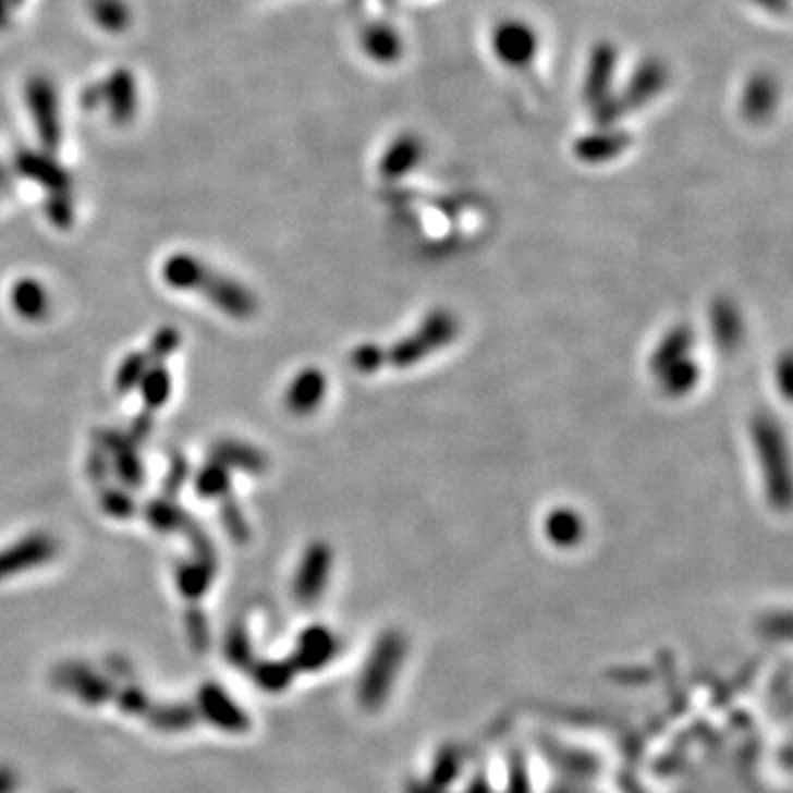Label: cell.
<instances>
[{
    "instance_id": "obj_1",
    "label": "cell",
    "mask_w": 793,
    "mask_h": 793,
    "mask_svg": "<svg viewBox=\"0 0 793 793\" xmlns=\"http://www.w3.org/2000/svg\"><path fill=\"white\" fill-rule=\"evenodd\" d=\"M749 435L762 467L767 499L773 510L784 512L789 510L791 503V467H789L786 437L780 424L767 413L754 415Z\"/></svg>"
},
{
    "instance_id": "obj_2",
    "label": "cell",
    "mask_w": 793,
    "mask_h": 793,
    "mask_svg": "<svg viewBox=\"0 0 793 793\" xmlns=\"http://www.w3.org/2000/svg\"><path fill=\"white\" fill-rule=\"evenodd\" d=\"M406 650H408L406 637L396 629L383 631L375 642L364 663L357 690V699L366 712H377L390 697L394 679L400 674V668L404 663Z\"/></svg>"
},
{
    "instance_id": "obj_3",
    "label": "cell",
    "mask_w": 793,
    "mask_h": 793,
    "mask_svg": "<svg viewBox=\"0 0 793 793\" xmlns=\"http://www.w3.org/2000/svg\"><path fill=\"white\" fill-rule=\"evenodd\" d=\"M459 335V320L448 309H437L404 340L386 351V364L394 368H411L437 351L446 349Z\"/></svg>"
},
{
    "instance_id": "obj_4",
    "label": "cell",
    "mask_w": 793,
    "mask_h": 793,
    "mask_svg": "<svg viewBox=\"0 0 793 793\" xmlns=\"http://www.w3.org/2000/svg\"><path fill=\"white\" fill-rule=\"evenodd\" d=\"M333 569V549L318 540L312 542L297 564L295 577H293V598L297 605L314 607L329 584Z\"/></svg>"
},
{
    "instance_id": "obj_5",
    "label": "cell",
    "mask_w": 793,
    "mask_h": 793,
    "mask_svg": "<svg viewBox=\"0 0 793 793\" xmlns=\"http://www.w3.org/2000/svg\"><path fill=\"white\" fill-rule=\"evenodd\" d=\"M198 291H202L219 312H223L236 320H247L258 309L256 295L247 286H243L239 280L219 276L212 269H210L204 286Z\"/></svg>"
},
{
    "instance_id": "obj_6",
    "label": "cell",
    "mask_w": 793,
    "mask_h": 793,
    "mask_svg": "<svg viewBox=\"0 0 793 793\" xmlns=\"http://www.w3.org/2000/svg\"><path fill=\"white\" fill-rule=\"evenodd\" d=\"M58 553V545L49 534H29L23 540L0 551V577L25 573L49 562Z\"/></svg>"
},
{
    "instance_id": "obj_7",
    "label": "cell",
    "mask_w": 793,
    "mask_h": 793,
    "mask_svg": "<svg viewBox=\"0 0 793 793\" xmlns=\"http://www.w3.org/2000/svg\"><path fill=\"white\" fill-rule=\"evenodd\" d=\"M327 377L320 368H305L297 373L284 392V406L297 417H307L320 408L327 396Z\"/></svg>"
},
{
    "instance_id": "obj_8",
    "label": "cell",
    "mask_w": 793,
    "mask_h": 793,
    "mask_svg": "<svg viewBox=\"0 0 793 793\" xmlns=\"http://www.w3.org/2000/svg\"><path fill=\"white\" fill-rule=\"evenodd\" d=\"M338 650H340L338 637L329 629L312 626L301 635V639H297L293 668H301L307 672L320 670L338 655Z\"/></svg>"
},
{
    "instance_id": "obj_9",
    "label": "cell",
    "mask_w": 793,
    "mask_h": 793,
    "mask_svg": "<svg viewBox=\"0 0 793 793\" xmlns=\"http://www.w3.org/2000/svg\"><path fill=\"white\" fill-rule=\"evenodd\" d=\"M10 305L23 320L29 322L42 320L51 309L49 293L36 278H21L12 284Z\"/></svg>"
},
{
    "instance_id": "obj_10",
    "label": "cell",
    "mask_w": 793,
    "mask_h": 793,
    "mask_svg": "<svg viewBox=\"0 0 793 793\" xmlns=\"http://www.w3.org/2000/svg\"><path fill=\"white\" fill-rule=\"evenodd\" d=\"M712 333H715V342L721 351L732 353L741 346L743 342V316L739 312V307L730 301V297H717V303L712 305Z\"/></svg>"
},
{
    "instance_id": "obj_11",
    "label": "cell",
    "mask_w": 793,
    "mask_h": 793,
    "mask_svg": "<svg viewBox=\"0 0 793 793\" xmlns=\"http://www.w3.org/2000/svg\"><path fill=\"white\" fill-rule=\"evenodd\" d=\"M210 269L206 267L204 260H198L192 254H172L161 269V276L166 280L168 286L179 289V291H198L204 286L206 278H208Z\"/></svg>"
},
{
    "instance_id": "obj_12",
    "label": "cell",
    "mask_w": 793,
    "mask_h": 793,
    "mask_svg": "<svg viewBox=\"0 0 793 793\" xmlns=\"http://www.w3.org/2000/svg\"><path fill=\"white\" fill-rule=\"evenodd\" d=\"M694 346V331L692 327L679 325L672 331L663 335V340L657 344V349L650 355V373L661 375L672 364L681 362L683 357H690V351Z\"/></svg>"
},
{
    "instance_id": "obj_13",
    "label": "cell",
    "mask_w": 793,
    "mask_h": 793,
    "mask_svg": "<svg viewBox=\"0 0 793 793\" xmlns=\"http://www.w3.org/2000/svg\"><path fill=\"white\" fill-rule=\"evenodd\" d=\"M545 534L556 547L571 549L584 538V521L573 510L558 508L547 516Z\"/></svg>"
},
{
    "instance_id": "obj_14",
    "label": "cell",
    "mask_w": 793,
    "mask_h": 793,
    "mask_svg": "<svg viewBox=\"0 0 793 793\" xmlns=\"http://www.w3.org/2000/svg\"><path fill=\"white\" fill-rule=\"evenodd\" d=\"M202 708L208 715L210 721H215L217 725L225 728V730H243L245 728V719L241 715V710L225 697V694L212 685L202 694Z\"/></svg>"
},
{
    "instance_id": "obj_15",
    "label": "cell",
    "mask_w": 793,
    "mask_h": 793,
    "mask_svg": "<svg viewBox=\"0 0 793 793\" xmlns=\"http://www.w3.org/2000/svg\"><path fill=\"white\" fill-rule=\"evenodd\" d=\"M657 377H659L661 388H663L666 394H670V396H683V394L692 392L694 386L699 383L701 370H699V364L694 362L692 357H683L681 362L672 364L670 368H666Z\"/></svg>"
},
{
    "instance_id": "obj_16",
    "label": "cell",
    "mask_w": 793,
    "mask_h": 793,
    "mask_svg": "<svg viewBox=\"0 0 793 793\" xmlns=\"http://www.w3.org/2000/svg\"><path fill=\"white\" fill-rule=\"evenodd\" d=\"M215 454H217V461L223 463L225 467H241L247 472H263L267 467V459L256 448L245 446V443L225 441V443L217 446Z\"/></svg>"
},
{
    "instance_id": "obj_17",
    "label": "cell",
    "mask_w": 793,
    "mask_h": 793,
    "mask_svg": "<svg viewBox=\"0 0 793 793\" xmlns=\"http://www.w3.org/2000/svg\"><path fill=\"white\" fill-rule=\"evenodd\" d=\"M463 767V756L459 752L456 745H443L435 760H432V769H430V782L448 789L461 773Z\"/></svg>"
},
{
    "instance_id": "obj_18",
    "label": "cell",
    "mask_w": 793,
    "mask_h": 793,
    "mask_svg": "<svg viewBox=\"0 0 793 793\" xmlns=\"http://www.w3.org/2000/svg\"><path fill=\"white\" fill-rule=\"evenodd\" d=\"M230 487V476H228V467L219 461L208 463L202 472L196 474V491L204 499H212V496H221L223 491H228Z\"/></svg>"
},
{
    "instance_id": "obj_19",
    "label": "cell",
    "mask_w": 793,
    "mask_h": 793,
    "mask_svg": "<svg viewBox=\"0 0 793 793\" xmlns=\"http://www.w3.org/2000/svg\"><path fill=\"white\" fill-rule=\"evenodd\" d=\"M170 386H172V381H170V375L166 373L163 366L148 368L146 375L139 381V388L144 392L146 404L148 406H155V408L161 406L168 400V396H170Z\"/></svg>"
},
{
    "instance_id": "obj_20",
    "label": "cell",
    "mask_w": 793,
    "mask_h": 793,
    "mask_svg": "<svg viewBox=\"0 0 793 793\" xmlns=\"http://www.w3.org/2000/svg\"><path fill=\"white\" fill-rule=\"evenodd\" d=\"M386 364V349L379 344H362L351 353V366L362 375H373Z\"/></svg>"
},
{
    "instance_id": "obj_21",
    "label": "cell",
    "mask_w": 793,
    "mask_h": 793,
    "mask_svg": "<svg viewBox=\"0 0 793 793\" xmlns=\"http://www.w3.org/2000/svg\"><path fill=\"white\" fill-rule=\"evenodd\" d=\"M210 584V573L204 564H187L179 571V588L190 595V598H198Z\"/></svg>"
},
{
    "instance_id": "obj_22",
    "label": "cell",
    "mask_w": 793,
    "mask_h": 793,
    "mask_svg": "<svg viewBox=\"0 0 793 793\" xmlns=\"http://www.w3.org/2000/svg\"><path fill=\"white\" fill-rule=\"evenodd\" d=\"M148 370V357L144 353H137V355H131L122 362L120 370H118V388L120 390H131L135 386H139L142 377L146 375Z\"/></svg>"
},
{
    "instance_id": "obj_23",
    "label": "cell",
    "mask_w": 793,
    "mask_h": 793,
    "mask_svg": "<svg viewBox=\"0 0 793 793\" xmlns=\"http://www.w3.org/2000/svg\"><path fill=\"white\" fill-rule=\"evenodd\" d=\"M148 521L157 527V529H172V527H181L183 523V514L181 510H174L170 503L166 501H155L148 508Z\"/></svg>"
},
{
    "instance_id": "obj_24",
    "label": "cell",
    "mask_w": 793,
    "mask_h": 793,
    "mask_svg": "<svg viewBox=\"0 0 793 793\" xmlns=\"http://www.w3.org/2000/svg\"><path fill=\"white\" fill-rule=\"evenodd\" d=\"M293 674V666H282V663H269L258 672V681L263 685V690H282Z\"/></svg>"
},
{
    "instance_id": "obj_25",
    "label": "cell",
    "mask_w": 793,
    "mask_h": 793,
    "mask_svg": "<svg viewBox=\"0 0 793 793\" xmlns=\"http://www.w3.org/2000/svg\"><path fill=\"white\" fill-rule=\"evenodd\" d=\"M115 467H118L120 478H122V480H126L129 485H137V483H142V478H144V469H142L139 461H137V459H135V454H133V452H129V450H120V452L115 454Z\"/></svg>"
},
{
    "instance_id": "obj_26",
    "label": "cell",
    "mask_w": 793,
    "mask_h": 793,
    "mask_svg": "<svg viewBox=\"0 0 793 793\" xmlns=\"http://www.w3.org/2000/svg\"><path fill=\"white\" fill-rule=\"evenodd\" d=\"M508 793H532L529 773L525 767V760L521 754H514L510 762V780H508Z\"/></svg>"
},
{
    "instance_id": "obj_27",
    "label": "cell",
    "mask_w": 793,
    "mask_h": 793,
    "mask_svg": "<svg viewBox=\"0 0 793 793\" xmlns=\"http://www.w3.org/2000/svg\"><path fill=\"white\" fill-rule=\"evenodd\" d=\"M105 510L113 516H120V518H126L133 514L135 505H133V499L129 493H122V491H109L105 496Z\"/></svg>"
},
{
    "instance_id": "obj_28",
    "label": "cell",
    "mask_w": 793,
    "mask_h": 793,
    "mask_svg": "<svg viewBox=\"0 0 793 793\" xmlns=\"http://www.w3.org/2000/svg\"><path fill=\"white\" fill-rule=\"evenodd\" d=\"M179 344V338L174 331H166V333H159V338H155L152 342V351H159L161 355H168L170 351H174Z\"/></svg>"
},
{
    "instance_id": "obj_29",
    "label": "cell",
    "mask_w": 793,
    "mask_h": 793,
    "mask_svg": "<svg viewBox=\"0 0 793 793\" xmlns=\"http://www.w3.org/2000/svg\"><path fill=\"white\" fill-rule=\"evenodd\" d=\"M406 793H448L443 786L426 780H411L406 784Z\"/></svg>"
},
{
    "instance_id": "obj_30",
    "label": "cell",
    "mask_w": 793,
    "mask_h": 793,
    "mask_svg": "<svg viewBox=\"0 0 793 793\" xmlns=\"http://www.w3.org/2000/svg\"><path fill=\"white\" fill-rule=\"evenodd\" d=\"M780 373V390L784 392V396H789V390H791V359H789V355H784L782 357V364H780V368H778Z\"/></svg>"
},
{
    "instance_id": "obj_31",
    "label": "cell",
    "mask_w": 793,
    "mask_h": 793,
    "mask_svg": "<svg viewBox=\"0 0 793 793\" xmlns=\"http://www.w3.org/2000/svg\"><path fill=\"white\" fill-rule=\"evenodd\" d=\"M465 793H491V786H489V782H487L483 776H478V778H474V780L467 784Z\"/></svg>"
},
{
    "instance_id": "obj_32",
    "label": "cell",
    "mask_w": 793,
    "mask_h": 793,
    "mask_svg": "<svg viewBox=\"0 0 793 793\" xmlns=\"http://www.w3.org/2000/svg\"><path fill=\"white\" fill-rule=\"evenodd\" d=\"M14 784H16L14 776L5 769H0V793H10L14 789Z\"/></svg>"
},
{
    "instance_id": "obj_33",
    "label": "cell",
    "mask_w": 793,
    "mask_h": 793,
    "mask_svg": "<svg viewBox=\"0 0 793 793\" xmlns=\"http://www.w3.org/2000/svg\"><path fill=\"white\" fill-rule=\"evenodd\" d=\"M551 793H573L571 789H566V786H560V789H553Z\"/></svg>"
}]
</instances>
